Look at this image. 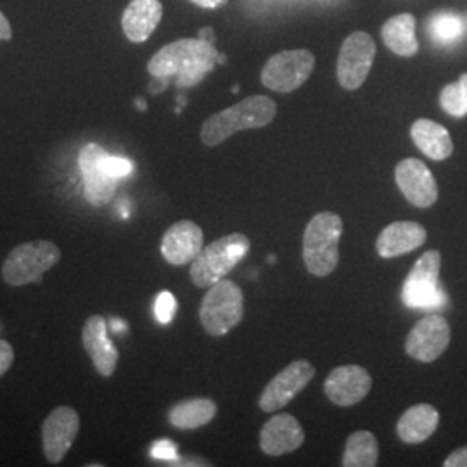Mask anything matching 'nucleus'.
Listing matches in <instances>:
<instances>
[{"mask_svg":"<svg viewBox=\"0 0 467 467\" xmlns=\"http://www.w3.org/2000/svg\"><path fill=\"white\" fill-rule=\"evenodd\" d=\"M220 59L215 46L202 38H181L158 50L148 63L156 78L177 77L181 87H192L215 67Z\"/></svg>","mask_w":467,"mask_h":467,"instance_id":"nucleus-1","label":"nucleus"},{"mask_svg":"<svg viewBox=\"0 0 467 467\" xmlns=\"http://www.w3.org/2000/svg\"><path fill=\"white\" fill-rule=\"evenodd\" d=\"M275 115V100L267 96H251L208 118L201 127V140L204 146L215 148L237 132L267 127Z\"/></svg>","mask_w":467,"mask_h":467,"instance_id":"nucleus-2","label":"nucleus"},{"mask_svg":"<svg viewBox=\"0 0 467 467\" xmlns=\"http://www.w3.org/2000/svg\"><path fill=\"white\" fill-rule=\"evenodd\" d=\"M341 234L343 220L333 212H320L310 220L303 235V262L312 275L326 277L337 267Z\"/></svg>","mask_w":467,"mask_h":467,"instance_id":"nucleus-3","label":"nucleus"},{"mask_svg":"<svg viewBox=\"0 0 467 467\" xmlns=\"http://www.w3.org/2000/svg\"><path fill=\"white\" fill-rule=\"evenodd\" d=\"M250 251V239L244 234H229L210 243L192 260L189 275L198 287L208 289L218 281L225 279L227 274L246 256Z\"/></svg>","mask_w":467,"mask_h":467,"instance_id":"nucleus-4","label":"nucleus"},{"mask_svg":"<svg viewBox=\"0 0 467 467\" xmlns=\"http://www.w3.org/2000/svg\"><path fill=\"white\" fill-rule=\"evenodd\" d=\"M61 260V250L47 239L23 243L11 251L2 265L5 284L19 287L40 283L42 275Z\"/></svg>","mask_w":467,"mask_h":467,"instance_id":"nucleus-5","label":"nucleus"},{"mask_svg":"<svg viewBox=\"0 0 467 467\" xmlns=\"http://www.w3.org/2000/svg\"><path fill=\"white\" fill-rule=\"evenodd\" d=\"M244 296L237 284L222 279L212 287L201 301L200 320L210 336H225L243 320Z\"/></svg>","mask_w":467,"mask_h":467,"instance_id":"nucleus-6","label":"nucleus"},{"mask_svg":"<svg viewBox=\"0 0 467 467\" xmlns=\"http://www.w3.org/2000/svg\"><path fill=\"white\" fill-rule=\"evenodd\" d=\"M440 267V251H426L419 258L401 287V300L409 308L431 310L441 308L447 303V296L438 283Z\"/></svg>","mask_w":467,"mask_h":467,"instance_id":"nucleus-7","label":"nucleus"},{"mask_svg":"<svg viewBox=\"0 0 467 467\" xmlns=\"http://www.w3.org/2000/svg\"><path fill=\"white\" fill-rule=\"evenodd\" d=\"M316 67L314 52L283 50L274 54L262 69V84L274 92L289 94L305 84Z\"/></svg>","mask_w":467,"mask_h":467,"instance_id":"nucleus-8","label":"nucleus"},{"mask_svg":"<svg viewBox=\"0 0 467 467\" xmlns=\"http://www.w3.org/2000/svg\"><path fill=\"white\" fill-rule=\"evenodd\" d=\"M376 59V42L366 32H353L337 56V82L347 90H357L368 80Z\"/></svg>","mask_w":467,"mask_h":467,"instance_id":"nucleus-9","label":"nucleus"},{"mask_svg":"<svg viewBox=\"0 0 467 467\" xmlns=\"http://www.w3.org/2000/svg\"><path fill=\"white\" fill-rule=\"evenodd\" d=\"M316 376V368L308 360H295L284 368L265 386L260 397V409L264 412H277L295 400Z\"/></svg>","mask_w":467,"mask_h":467,"instance_id":"nucleus-10","label":"nucleus"},{"mask_svg":"<svg viewBox=\"0 0 467 467\" xmlns=\"http://www.w3.org/2000/svg\"><path fill=\"white\" fill-rule=\"evenodd\" d=\"M449 343L451 326L447 318L431 314L420 318L412 327L405 341V351L414 360L430 364L443 355V351L449 348Z\"/></svg>","mask_w":467,"mask_h":467,"instance_id":"nucleus-11","label":"nucleus"},{"mask_svg":"<svg viewBox=\"0 0 467 467\" xmlns=\"http://www.w3.org/2000/svg\"><path fill=\"white\" fill-rule=\"evenodd\" d=\"M80 433V416L75 409L56 407L42 424V447L50 464H59Z\"/></svg>","mask_w":467,"mask_h":467,"instance_id":"nucleus-12","label":"nucleus"},{"mask_svg":"<svg viewBox=\"0 0 467 467\" xmlns=\"http://www.w3.org/2000/svg\"><path fill=\"white\" fill-rule=\"evenodd\" d=\"M106 150L90 142L80 150V170L84 177L85 198L92 206H104L113 200L117 191V181L104 168Z\"/></svg>","mask_w":467,"mask_h":467,"instance_id":"nucleus-13","label":"nucleus"},{"mask_svg":"<svg viewBox=\"0 0 467 467\" xmlns=\"http://www.w3.org/2000/svg\"><path fill=\"white\" fill-rule=\"evenodd\" d=\"M395 181L405 200L418 208H431L438 200V185L431 170L416 158H407L397 165Z\"/></svg>","mask_w":467,"mask_h":467,"instance_id":"nucleus-14","label":"nucleus"},{"mask_svg":"<svg viewBox=\"0 0 467 467\" xmlns=\"http://www.w3.org/2000/svg\"><path fill=\"white\" fill-rule=\"evenodd\" d=\"M372 388V378L360 366L334 368L324 383V391L334 405L351 407L364 400Z\"/></svg>","mask_w":467,"mask_h":467,"instance_id":"nucleus-15","label":"nucleus"},{"mask_svg":"<svg viewBox=\"0 0 467 467\" xmlns=\"http://www.w3.org/2000/svg\"><path fill=\"white\" fill-rule=\"evenodd\" d=\"M204 243V234L200 225L191 220H181L168 227L161 239V254L170 265L182 267L192 264L200 254Z\"/></svg>","mask_w":467,"mask_h":467,"instance_id":"nucleus-16","label":"nucleus"},{"mask_svg":"<svg viewBox=\"0 0 467 467\" xmlns=\"http://www.w3.org/2000/svg\"><path fill=\"white\" fill-rule=\"evenodd\" d=\"M82 343L94 368L102 378H111L117 370L119 353L108 336V322L100 316L87 318L82 329Z\"/></svg>","mask_w":467,"mask_h":467,"instance_id":"nucleus-17","label":"nucleus"},{"mask_svg":"<svg viewBox=\"0 0 467 467\" xmlns=\"http://www.w3.org/2000/svg\"><path fill=\"white\" fill-rule=\"evenodd\" d=\"M305 441L300 422L291 414H279L265 422L260 433V447L267 455L279 457L298 451Z\"/></svg>","mask_w":467,"mask_h":467,"instance_id":"nucleus-18","label":"nucleus"},{"mask_svg":"<svg viewBox=\"0 0 467 467\" xmlns=\"http://www.w3.org/2000/svg\"><path fill=\"white\" fill-rule=\"evenodd\" d=\"M426 237V229L418 222H395L381 231L376 250L381 258H395L420 248Z\"/></svg>","mask_w":467,"mask_h":467,"instance_id":"nucleus-19","label":"nucleus"},{"mask_svg":"<svg viewBox=\"0 0 467 467\" xmlns=\"http://www.w3.org/2000/svg\"><path fill=\"white\" fill-rule=\"evenodd\" d=\"M163 17V5L160 0H130L121 16V28L125 36L142 44L154 34Z\"/></svg>","mask_w":467,"mask_h":467,"instance_id":"nucleus-20","label":"nucleus"},{"mask_svg":"<svg viewBox=\"0 0 467 467\" xmlns=\"http://www.w3.org/2000/svg\"><path fill=\"white\" fill-rule=\"evenodd\" d=\"M440 422V414L430 403H419L405 410L399 424L397 434L401 441L409 445H418L426 441L436 431Z\"/></svg>","mask_w":467,"mask_h":467,"instance_id":"nucleus-21","label":"nucleus"},{"mask_svg":"<svg viewBox=\"0 0 467 467\" xmlns=\"http://www.w3.org/2000/svg\"><path fill=\"white\" fill-rule=\"evenodd\" d=\"M410 135L419 150L434 161H443L451 158L453 152V142L449 130L433 119L420 118L414 121Z\"/></svg>","mask_w":467,"mask_h":467,"instance_id":"nucleus-22","label":"nucleus"},{"mask_svg":"<svg viewBox=\"0 0 467 467\" xmlns=\"http://www.w3.org/2000/svg\"><path fill=\"white\" fill-rule=\"evenodd\" d=\"M384 46L401 57H412L419 52L416 38V17L410 13H401L389 17L381 30Z\"/></svg>","mask_w":467,"mask_h":467,"instance_id":"nucleus-23","label":"nucleus"},{"mask_svg":"<svg viewBox=\"0 0 467 467\" xmlns=\"http://www.w3.org/2000/svg\"><path fill=\"white\" fill-rule=\"evenodd\" d=\"M217 410V403L210 399H189L170 409L168 420L173 428L182 431L200 430L215 419Z\"/></svg>","mask_w":467,"mask_h":467,"instance_id":"nucleus-24","label":"nucleus"},{"mask_svg":"<svg viewBox=\"0 0 467 467\" xmlns=\"http://www.w3.org/2000/svg\"><path fill=\"white\" fill-rule=\"evenodd\" d=\"M379 459L376 436L370 431H355L348 438L343 461L345 467H374Z\"/></svg>","mask_w":467,"mask_h":467,"instance_id":"nucleus-25","label":"nucleus"},{"mask_svg":"<svg viewBox=\"0 0 467 467\" xmlns=\"http://www.w3.org/2000/svg\"><path fill=\"white\" fill-rule=\"evenodd\" d=\"M441 108L455 118L467 115V73L461 75L455 84L447 85L440 94Z\"/></svg>","mask_w":467,"mask_h":467,"instance_id":"nucleus-26","label":"nucleus"},{"mask_svg":"<svg viewBox=\"0 0 467 467\" xmlns=\"http://www.w3.org/2000/svg\"><path fill=\"white\" fill-rule=\"evenodd\" d=\"M462 19L453 13H438L430 21V32L434 40L441 44H451L462 35Z\"/></svg>","mask_w":467,"mask_h":467,"instance_id":"nucleus-27","label":"nucleus"},{"mask_svg":"<svg viewBox=\"0 0 467 467\" xmlns=\"http://www.w3.org/2000/svg\"><path fill=\"white\" fill-rule=\"evenodd\" d=\"M154 312H156V318L161 322V324H170L171 318L175 317V312H177V301L173 298L171 293L163 291L158 295L156 298V305H154Z\"/></svg>","mask_w":467,"mask_h":467,"instance_id":"nucleus-28","label":"nucleus"},{"mask_svg":"<svg viewBox=\"0 0 467 467\" xmlns=\"http://www.w3.org/2000/svg\"><path fill=\"white\" fill-rule=\"evenodd\" d=\"M104 168L108 170V173H109L111 177L119 179V177H125V175H129V173L132 171V163H130L129 160H125V158H118V156L106 154V158H104Z\"/></svg>","mask_w":467,"mask_h":467,"instance_id":"nucleus-29","label":"nucleus"},{"mask_svg":"<svg viewBox=\"0 0 467 467\" xmlns=\"http://www.w3.org/2000/svg\"><path fill=\"white\" fill-rule=\"evenodd\" d=\"M150 453H152L154 459H160V461H177V447L168 440L156 441L152 445Z\"/></svg>","mask_w":467,"mask_h":467,"instance_id":"nucleus-30","label":"nucleus"},{"mask_svg":"<svg viewBox=\"0 0 467 467\" xmlns=\"http://www.w3.org/2000/svg\"><path fill=\"white\" fill-rule=\"evenodd\" d=\"M13 362H15L13 345L5 339H0V378L11 368Z\"/></svg>","mask_w":467,"mask_h":467,"instance_id":"nucleus-31","label":"nucleus"},{"mask_svg":"<svg viewBox=\"0 0 467 467\" xmlns=\"http://www.w3.org/2000/svg\"><path fill=\"white\" fill-rule=\"evenodd\" d=\"M445 467H467V447L451 451L445 461Z\"/></svg>","mask_w":467,"mask_h":467,"instance_id":"nucleus-32","label":"nucleus"},{"mask_svg":"<svg viewBox=\"0 0 467 467\" xmlns=\"http://www.w3.org/2000/svg\"><path fill=\"white\" fill-rule=\"evenodd\" d=\"M13 38V28H11V23L7 21V17L2 15L0 11V42L2 40H11Z\"/></svg>","mask_w":467,"mask_h":467,"instance_id":"nucleus-33","label":"nucleus"},{"mask_svg":"<svg viewBox=\"0 0 467 467\" xmlns=\"http://www.w3.org/2000/svg\"><path fill=\"white\" fill-rule=\"evenodd\" d=\"M191 2L200 7H204V9H217V7L225 5L229 0H191Z\"/></svg>","mask_w":467,"mask_h":467,"instance_id":"nucleus-34","label":"nucleus"},{"mask_svg":"<svg viewBox=\"0 0 467 467\" xmlns=\"http://www.w3.org/2000/svg\"><path fill=\"white\" fill-rule=\"evenodd\" d=\"M200 38H202V40H208V42H212V44H213V30H212V28H202L200 32Z\"/></svg>","mask_w":467,"mask_h":467,"instance_id":"nucleus-35","label":"nucleus"}]
</instances>
